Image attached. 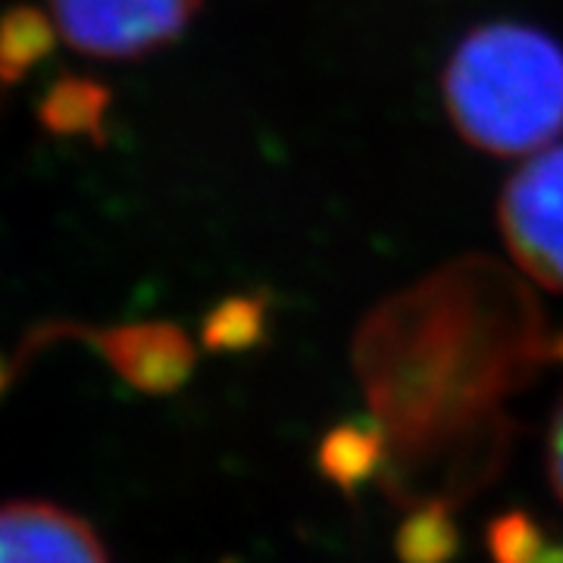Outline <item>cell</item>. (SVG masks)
<instances>
[{"instance_id": "1", "label": "cell", "mask_w": 563, "mask_h": 563, "mask_svg": "<svg viewBox=\"0 0 563 563\" xmlns=\"http://www.w3.org/2000/svg\"><path fill=\"white\" fill-rule=\"evenodd\" d=\"M444 107L473 147L495 157L539 154L563 132V47L542 29L488 22L444 66Z\"/></svg>"}, {"instance_id": "2", "label": "cell", "mask_w": 563, "mask_h": 563, "mask_svg": "<svg viewBox=\"0 0 563 563\" xmlns=\"http://www.w3.org/2000/svg\"><path fill=\"white\" fill-rule=\"evenodd\" d=\"M201 0H47L69 47L98 60H135L176 41Z\"/></svg>"}, {"instance_id": "3", "label": "cell", "mask_w": 563, "mask_h": 563, "mask_svg": "<svg viewBox=\"0 0 563 563\" xmlns=\"http://www.w3.org/2000/svg\"><path fill=\"white\" fill-rule=\"evenodd\" d=\"M507 251L532 279L563 291V144H551L520 166L501 195Z\"/></svg>"}, {"instance_id": "4", "label": "cell", "mask_w": 563, "mask_h": 563, "mask_svg": "<svg viewBox=\"0 0 563 563\" xmlns=\"http://www.w3.org/2000/svg\"><path fill=\"white\" fill-rule=\"evenodd\" d=\"M0 563H110L101 539L81 517L54 504L0 507Z\"/></svg>"}, {"instance_id": "5", "label": "cell", "mask_w": 563, "mask_h": 563, "mask_svg": "<svg viewBox=\"0 0 563 563\" xmlns=\"http://www.w3.org/2000/svg\"><path fill=\"white\" fill-rule=\"evenodd\" d=\"M98 347L125 383L169 391L191 369V347L173 325H122L98 335Z\"/></svg>"}, {"instance_id": "6", "label": "cell", "mask_w": 563, "mask_h": 563, "mask_svg": "<svg viewBox=\"0 0 563 563\" xmlns=\"http://www.w3.org/2000/svg\"><path fill=\"white\" fill-rule=\"evenodd\" d=\"M107 95L98 81L60 79L41 101V122L57 135H101Z\"/></svg>"}, {"instance_id": "7", "label": "cell", "mask_w": 563, "mask_h": 563, "mask_svg": "<svg viewBox=\"0 0 563 563\" xmlns=\"http://www.w3.org/2000/svg\"><path fill=\"white\" fill-rule=\"evenodd\" d=\"M54 22L38 10H10L0 16V85L20 81L51 54Z\"/></svg>"}, {"instance_id": "8", "label": "cell", "mask_w": 563, "mask_h": 563, "mask_svg": "<svg viewBox=\"0 0 563 563\" xmlns=\"http://www.w3.org/2000/svg\"><path fill=\"white\" fill-rule=\"evenodd\" d=\"M495 563H563V544H548L523 517H507L492 529Z\"/></svg>"}, {"instance_id": "9", "label": "cell", "mask_w": 563, "mask_h": 563, "mask_svg": "<svg viewBox=\"0 0 563 563\" xmlns=\"http://www.w3.org/2000/svg\"><path fill=\"white\" fill-rule=\"evenodd\" d=\"M548 476H551V485H554L558 498L563 501V398L558 404L551 432H548Z\"/></svg>"}, {"instance_id": "10", "label": "cell", "mask_w": 563, "mask_h": 563, "mask_svg": "<svg viewBox=\"0 0 563 563\" xmlns=\"http://www.w3.org/2000/svg\"><path fill=\"white\" fill-rule=\"evenodd\" d=\"M10 383V373H7V363L0 361V395H3V388Z\"/></svg>"}]
</instances>
